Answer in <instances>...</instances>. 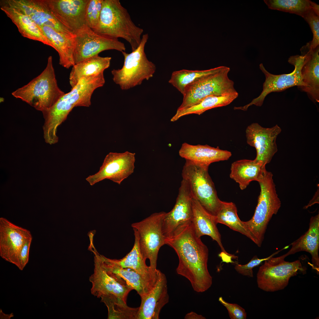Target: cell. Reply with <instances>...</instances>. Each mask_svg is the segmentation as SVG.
Wrapping results in <instances>:
<instances>
[{"instance_id":"cell-38","label":"cell","mask_w":319,"mask_h":319,"mask_svg":"<svg viewBox=\"0 0 319 319\" xmlns=\"http://www.w3.org/2000/svg\"><path fill=\"white\" fill-rule=\"evenodd\" d=\"M219 301L227 310L231 319H246L247 313L245 310L238 305L230 303L224 300L222 297H220Z\"/></svg>"},{"instance_id":"cell-36","label":"cell","mask_w":319,"mask_h":319,"mask_svg":"<svg viewBox=\"0 0 319 319\" xmlns=\"http://www.w3.org/2000/svg\"><path fill=\"white\" fill-rule=\"evenodd\" d=\"M102 0H89L86 12L87 25L92 30L97 27L102 8Z\"/></svg>"},{"instance_id":"cell-8","label":"cell","mask_w":319,"mask_h":319,"mask_svg":"<svg viewBox=\"0 0 319 319\" xmlns=\"http://www.w3.org/2000/svg\"><path fill=\"white\" fill-rule=\"evenodd\" d=\"M209 166L186 160L182 172V179L188 183L192 195L204 208L215 216L221 201L208 173Z\"/></svg>"},{"instance_id":"cell-30","label":"cell","mask_w":319,"mask_h":319,"mask_svg":"<svg viewBox=\"0 0 319 319\" xmlns=\"http://www.w3.org/2000/svg\"><path fill=\"white\" fill-rule=\"evenodd\" d=\"M238 96V93L236 92L221 95L208 97L193 106L182 110H177L170 121H175L183 116L191 114L200 115L209 109L227 105L235 99Z\"/></svg>"},{"instance_id":"cell-28","label":"cell","mask_w":319,"mask_h":319,"mask_svg":"<svg viewBox=\"0 0 319 319\" xmlns=\"http://www.w3.org/2000/svg\"><path fill=\"white\" fill-rule=\"evenodd\" d=\"M0 6L1 9L16 26L22 36L49 46L40 27L29 17L13 8L1 4Z\"/></svg>"},{"instance_id":"cell-3","label":"cell","mask_w":319,"mask_h":319,"mask_svg":"<svg viewBox=\"0 0 319 319\" xmlns=\"http://www.w3.org/2000/svg\"><path fill=\"white\" fill-rule=\"evenodd\" d=\"M93 30L107 37L124 39L130 45L132 51L139 45L144 31L133 21L119 0H102L99 23Z\"/></svg>"},{"instance_id":"cell-6","label":"cell","mask_w":319,"mask_h":319,"mask_svg":"<svg viewBox=\"0 0 319 319\" xmlns=\"http://www.w3.org/2000/svg\"><path fill=\"white\" fill-rule=\"evenodd\" d=\"M148 38V34L143 35L136 49L130 53L121 52L124 58L122 67L111 71L113 81L122 90L139 85L144 80H148L153 76L156 66L148 59L144 50Z\"/></svg>"},{"instance_id":"cell-20","label":"cell","mask_w":319,"mask_h":319,"mask_svg":"<svg viewBox=\"0 0 319 319\" xmlns=\"http://www.w3.org/2000/svg\"><path fill=\"white\" fill-rule=\"evenodd\" d=\"M0 4L13 8L25 14L40 27L47 26L58 32L74 34L59 21L39 0H1Z\"/></svg>"},{"instance_id":"cell-31","label":"cell","mask_w":319,"mask_h":319,"mask_svg":"<svg viewBox=\"0 0 319 319\" xmlns=\"http://www.w3.org/2000/svg\"><path fill=\"white\" fill-rule=\"evenodd\" d=\"M134 235V242L131 251L124 257L120 259L108 260L111 262L121 267L134 270L140 273L149 274L155 272L157 269L154 270L146 263V259L144 258L140 249L137 233L133 229Z\"/></svg>"},{"instance_id":"cell-17","label":"cell","mask_w":319,"mask_h":319,"mask_svg":"<svg viewBox=\"0 0 319 319\" xmlns=\"http://www.w3.org/2000/svg\"><path fill=\"white\" fill-rule=\"evenodd\" d=\"M281 131L277 125L271 128H265L254 123L248 126L245 130L246 141L256 149L255 160L262 162L265 165L271 162L277 151L276 141Z\"/></svg>"},{"instance_id":"cell-9","label":"cell","mask_w":319,"mask_h":319,"mask_svg":"<svg viewBox=\"0 0 319 319\" xmlns=\"http://www.w3.org/2000/svg\"><path fill=\"white\" fill-rule=\"evenodd\" d=\"M283 255L272 256L264 261L257 274L258 287L267 292H274L284 289L290 278L299 273H305V268L300 261L293 262L284 260Z\"/></svg>"},{"instance_id":"cell-23","label":"cell","mask_w":319,"mask_h":319,"mask_svg":"<svg viewBox=\"0 0 319 319\" xmlns=\"http://www.w3.org/2000/svg\"><path fill=\"white\" fill-rule=\"evenodd\" d=\"M49 44L59 56V64L66 69L75 63L74 54L75 47L76 35L58 32L47 26L40 27Z\"/></svg>"},{"instance_id":"cell-22","label":"cell","mask_w":319,"mask_h":319,"mask_svg":"<svg viewBox=\"0 0 319 319\" xmlns=\"http://www.w3.org/2000/svg\"><path fill=\"white\" fill-rule=\"evenodd\" d=\"M292 245L289 250L283 255L287 256L297 253L305 251L309 253L312 257V266L317 274L319 273V214L312 216L307 231L289 245Z\"/></svg>"},{"instance_id":"cell-5","label":"cell","mask_w":319,"mask_h":319,"mask_svg":"<svg viewBox=\"0 0 319 319\" xmlns=\"http://www.w3.org/2000/svg\"><path fill=\"white\" fill-rule=\"evenodd\" d=\"M273 176L271 172L264 170L258 181L261 191L254 214L250 220L244 222L252 235V241L259 247L261 245L269 222L281 206Z\"/></svg>"},{"instance_id":"cell-34","label":"cell","mask_w":319,"mask_h":319,"mask_svg":"<svg viewBox=\"0 0 319 319\" xmlns=\"http://www.w3.org/2000/svg\"><path fill=\"white\" fill-rule=\"evenodd\" d=\"M220 67V66L206 70L182 69L175 71L172 72L168 82L183 94L187 85L204 75L217 71Z\"/></svg>"},{"instance_id":"cell-7","label":"cell","mask_w":319,"mask_h":319,"mask_svg":"<svg viewBox=\"0 0 319 319\" xmlns=\"http://www.w3.org/2000/svg\"><path fill=\"white\" fill-rule=\"evenodd\" d=\"M230 68L224 66L214 72L204 75L185 88L183 101L177 110L196 105L211 96L221 95L237 92L234 82L229 77Z\"/></svg>"},{"instance_id":"cell-11","label":"cell","mask_w":319,"mask_h":319,"mask_svg":"<svg viewBox=\"0 0 319 319\" xmlns=\"http://www.w3.org/2000/svg\"><path fill=\"white\" fill-rule=\"evenodd\" d=\"M305 57L304 55H302L290 57L288 62L293 65L294 68L292 72L288 74H272L265 69L262 63L261 64L259 68L265 77L262 92L258 97L254 99L250 102L244 106L238 107L237 109L246 111L250 106L253 105L261 106L266 96L272 92H281L294 86H297L303 91L305 85L302 80L301 70Z\"/></svg>"},{"instance_id":"cell-12","label":"cell","mask_w":319,"mask_h":319,"mask_svg":"<svg viewBox=\"0 0 319 319\" xmlns=\"http://www.w3.org/2000/svg\"><path fill=\"white\" fill-rule=\"evenodd\" d=\"M94 268L89 280L92 284L91 294L101 299V302L120 298L126 301L132 290L124 283L116 280L107 272L103 264L102 255L94 251Z\"/></svg>"},{"instance_id":"cell-32","label":"cell","mask_w":319,"mask_h":319,"mask_svg":"<svg viewBox=\"0 0 319 319\" xmlns=\"http://www.w3.org/2000/svg\"><path fill=\"white\" fill-rule=\"evenodd\" d=\"M215 217L217 223L224 224L253 241L252 235L244 221L241 220L238 216L237 208L234 203L222 201Z\"/></svg>"},{"instance_id":"cell-4","label":"cell","mask_w":319,"mask_h":319,"mask_svg":"<svg viewBox=\"0 0 319 319\" xmlns=\"http://www.w3.org/2000/svg\"><path fill=\"white\" fill-rule=\"evenodd\" d=\"M65 94L58 86L51 56L48 58L46 67L39 75L12 93L13 97L42 113Z\"/></svg>"},{"instance_id":"cell-39","label":"cell","mask_w":319,"mask_h":319,"mask_svg":"<svg viewBox=\"0 0 319 319\" xmlns=\"http://www.w3.org/2000/svg\"><path fill=\"white\" fill-rule=\"evenodd\" d=\"M32 237L27 239L23 245L20 251L19 257V267L21 271L24 269L29 261V253Z\"/></svg>"},{"instance_id":"cell-18","label":"cell","mask_w":319,"mask_h":319,"mask_svg":"<svg viewBox=\"0 0 319 319\" xmlns=\"http://www.w3.org/2000/svg\"><path fill=\"white\" fill-rule=\"evenodd\" d=\"M30 231L0 218V256L19 268V255L25 242L32 237Z\"/></svg>"},{"instance_id":"cell-14","label":"cell","mask_w":319,"mask_h":319,"mask_svg":"<svg viewBox=\"0 0 319 319\" xmlns=\"http://www.w3.org/2000/svg\"><path fill=\"white\" fill-rule=\"evenodd\" d=\"M135 153L110 152L105 157L99 171L86 178L91 185L105 179L119 185L134 172Z\"/></svg>"},{"instance_id":"cell-15","label":"cell","mask_w":319,"mask_h":319,"mask_svg":"<svg viewBox=\"0 0 319 319\" xmlns=\"http://www.w3.org/2000/svg\"><path fill=\"white\" fill-rule=\"evenodd\" d=\"M175 204L166 213L162 223V231L165 239L191 224L192 195L187 182L182 179Z\"/></svg>"},{"instance_id":"cell-35","label":"cell","mask_w":319,"mask_h":319,"mask_svg":"<svg viewBox=\"0 0 319 319\" xmlns=\"http://www.w3.org/2000/svg\"><path fill=\"white\" fill-rule=\"evenodd\" d=\"M308 23L313 34L312 40L302 48L305 50L315 48L319 45V10H312L303 17Z\"/></svg>"},{"instance_id":"cell-26","label":"cell","mask_w":319,"mask_h":319,"mask_svg":"<svg viewBox=\"0 0 319 319\" xmlns=\"http://www.w3.org/2000/svg\"><path fill=\"white\" fill-rule=\"evenodd\" d=\"M179 154L185 160L209 166L211 163L226 160L232 156L231 152L213 147L207 144L193 145L185 142L179 151Z\"/></svg>"},{"instance_id":"cell-25","label":"cell","mask_w":319,"mask_h":319,"mask_svg":"<svg viewBox=\"0 0 319 319\" xmlns=\"http://www.w3.org/2000/svg\"><path fill=\"white\" fill-rule=\"evenodd\" d=\"M305 56L301 70L302 80L305 85L303 91L315 102H319V46L311 50L300 49Z\"/></svg>"},{"instance_id":"cell-24","label":"cell","mask_w":319,"mask_h":319,"mask_svg":"<svg viewBox=\"0 0 319 319\" xmlns=\"http://www.w3.org/2000/svg\"><path fill=\"white\" fill-rule=\"evenodd\" d=\"M192 218L191 225L198 237L206 235L215 241L222 252L227 253L222 242L221 236L217 226L215 216L207 211L195 198L192 201Z\"/></svg>"},{"instance_id":"cell-37","label":"cell","mask_w":319,"mask_h":319,"mask_svg":"<svg viewBox=\"0 0 319 319\" xmlns=\"http://www.w3.org/2000/svg\"><path fill=\"white\" fill-rule=\"evenodd\" d=\"M284 248L281 250L278 251L271 255L269 256L263 258H259L257 256H254L245 265H241L236 263L235 266V269L239 274L243 276L250 277H253V269L255 267L261 264L263 262L268 259L272 256L277 254L281 251L284 249Z\"/></svg>"},{"instance_id":"cell-16","label":"cell","mask_w":319,"mask_h":319,"mask_svg":"<svg viewBox=\"0 0 319 319\" xmlns=\"http://www.w3.org/2000/svg\"><path fill=\"white\" fill-rule=\"evenodd\" d=\"M89 0H39L61 23L75 34L87 26Z\"/></svg>"},{"instance_id":"cell-40","label":"cell","mask_w":319,"mask_h":319,"mask_svg":"<svg viewBox=\"0 0 319 319\" xmlns=\"http://www.w3.org/2000/svg\"><path fill=\"white\" fill-rule=\"evenodd\" d=\"M185 319H205L203 315L193 312H191L187 313L184 317Z\"/></svg>"},{"instance_id":"cell-41","label":"cell","mask_w":319,"mask_h":319,"mask_svg":"<svg viewBox=\"0 0 319 319\" xmlns=\"http://www.w3.org/2000/svg\"><path fill=\"white\" fill-rule=\"evenodd\" d=\"M4 98L3 97H0V102H4Z\"/></svg>"},{"instance_id":"cell-29","label":"cell","mask_w":319,"mask_h":319,"mask_svg":"<svg viewBox=\"0 0 319 319\" xmlns=\"http://www.w3.org/2000/svg\"><path fill=\"white\" fill-rule=\"evenodd\" d=\"M111 59V57H102L98 55L75 64L69 76L71 88L84 77L104 73L105 70L110 66Z\"/></svg>"},{"instance_id":"cell-21","label":"cell","mask_w":319,"mask_h":319,"mask_svg":"<svg viewBox=\"0 0 319 319\" xmlns=\"http://www.w3.org/2000/svg\"><path fill=\"white\" fill-rule=\"evenodd\" d=\"M141 298L136 319H159L161 310L169 301L165 274L161 272L152 289Z\"/></svg>"},{"instance_id":"cell-13","label":"cell","mask_w":319,"mask_h":319,"mask_svg":"<svg viewBox=\"0 0 319 319\" xmlns=\"http://www.w3.org/2000/svg\"><path fill=\"white\" fill-rule=\"evenodd\" d=\"M75 35V64L98 55L105 50H114L122 52L126 50L124 43L118 39L99 35L87 25Z\"/></svg>"},{"instance_id":"cell-1","label":"cell","mask_w":319,"mask_h":319,"mask_svg":"<svg viewBox=\"0 0 319 319\" xmlns=\"http://www.w3.org/2000/svg\"><path fill=\"white\" fill-rule=\"evenodd\" d=\"M165 243L178 256L177 274L187 279L195 292H203L208 290L212 283L208 268L209 250L201 238L196 235L191 224L166 239Z\"/></svg>"},{"instance_id":"cell-33","label":"cell","mask_w":319,"mask_h":319,"mask_svg":"<svg viewBox=\"0 0 319 319\" xmlns=\"http://www.w3.org/2000/svg\"><path fill=\"white\" fill-rule=\"evenodd\" d=\"M268 8L295 14L303 18L312 10H319V5L309 0H264Z\"/></svg>"},{"instance_id":"cell-2","label":"cell","mask_w":319,"mask_h":319,"mask_svg":"<svg viewBox=\"0 0 319 319\" xmlns=\"http://www.w3.org/2000/svg\"><path fill=\"white\" fill-rule=\"evenodd\" d=\"M105 81L104 73L84 77L69 92L65 93L48 110L43 113V127L48 132L57 133L58 127L76 107H89L94 91L102 87Z\"/></svg>"},{"instance_id":"cell-27","label":"cell","mask_w":319,"mask_h":319,"mask_svg":"<svg viewBox=\"0 0 319 319\" xmlns=\"http://www.w3.org/2000/svg\"><path fill=\"white\" fill-rule=\"evenodd\" d=\"M266 165L255 159H242L233 162L230 168V178L237 183L241 190L245 189L253 181H258Z\"/></svg>"},{"instance_id":"cell-19","label":"cell","mask_w":319,"mask_h":319,"mask_svg":"<svg viewBox=\"0 0 319 319\" xmlns=\"http://www.w3.org/2000/svg\"><path fill=\"white\" fill-rule=\"evenodd\" d=\"M103 266L107 273L120 281L124 282L140 297L150 292L155 286L161 271L153 274H141L132 269L123 268L110 261L102 255Z\"/></svg>"},{"instance_id":"cell-10","label":"cell","mask_w":319,"mask_h":319,"mask_svg":"<svg viewBox=\"0 0 319 319\" xmlns=\"http://www.w3.org/2000/svg\"><path fill=\"white\" fill-rule=\"evenodd\" d=\"M166 212L155 213L131 225L138 234L141 252L145 259H149L150 267L157 269L159 250L166 244L165 238L162 231V223Z\"/></svg>"}]
</instances>
